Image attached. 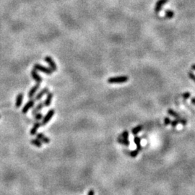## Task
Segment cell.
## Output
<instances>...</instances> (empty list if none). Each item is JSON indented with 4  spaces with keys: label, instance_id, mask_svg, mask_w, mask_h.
I'll return each mask as SVG.
<instances>
[{
    "label": "cell",
    "instance_id": "cell-1",
    "mask_svg": "<svg viewBox=\"0 0 195 195\" xmlns=\"http://www.w3.org/2000/svg\"><path fill=\"white\" fill-rule=\"evenodd\" d=\"M129 77L127 76H118V77H110L108 79V82L109 84H121L127 82Z\"/></svg>",
    "mask_w": 195,
    "mask_h": 195
},
{
    "label": "cell",
    "instance_id": "cell-2",
    "mask_svg": "<svg viewBox=\"0 0 195 195\" xmlns=\"http://www.w3.org/2000/svg\"><path fill=\"white\" fill-rule=\"evenodd\" d=\"M33 69L36 70V71H40L46 75H52V72H53V70L51 68H48V67H46L44 66H42L38 64H36L34 65Z\"/></svg>",
    "mask_w": 195,
    "mask_h": 195
},
{
    "label": "cell",
    "instance_id": "cell-3",
    "mask_svg": "<svg viewBox=\"0 0 195 195\" xmlns=\"http://www.w3.org/2000/svg\"><path fill=\"white\" fill-rule=\"evenodd\" d=\"M54 114H55L54 109H51V110H49V111H48V113L46 114L45 117H43L42 123H40L41 126H45L46 124H48L49 121H50V120L52 118V117L54 116Z\"/></svg>",
    "mask_w": 195,
    "mask_h": 195
},
{
    "label": "cell",
    "instance_id": "cell-4",
    "mask_svg": "<svg viewBox=\"0 0 195 195\" xmlns=\"http://www.w3.org/2000/svg\"><path fill=\"white\" fill-rule=\"evenodd\" d=\"M44 60L46 63H48V64L50 66V68L52 69L54 72L57 70V67H56V63L54 61V60L52 59V57H50V56H46V57L45 58Z\"/></svg>",
    "mask_w": 195,
    "mask_h": 195
},
{
    "label": "cell",
    "instance_id": "cell-5",
    "mask_svg": "<svg viewBox=\"0 0 195 195\" xmlns=\"http://www.w3.org/2000/svg\"><path fill=\"white\" fill-rule=\"evenodd\" d=\"M34 103H35V100H30L24 106L23 109H22V114H26L27 112L29 111V109H31V108L33 107Z\"/></svg>",
    "mask_w": 195,
    "mask_h": 195
},
{
    "label": "cell",
    "instance_id": "cell-6",
    "mask_svg": "<svg viewBox=\"0 0 195 195\" xmlns=\"http://www.w3.org/2000/svg\"><path fill=\"white\" fill-rule=\"evenodd\" d=\"M168 1H169V0H158V1H157V3H156V4H155V13H158L161 10L162 7H163V6L164 5V4H166V3Z\"/></svg>",
    "mask_w": 195,
    "mask_h": 195
},
{
    "label": "cell",
    "instance_id": "cell-7",
    "mask_svg": "<svg viewBox=\"0 0 195 195\" xmlns=\"http://www.w3.org/2000/svg\"><path fill=\"white\" fill-rule=\"evenodd\" d=\"M53 96H54V94L52 93H51V92L47 93V94H46V98L44 101V106H46V107H49V106H50Z\"/></svg>",
    "mask_w": 195,
    "mask_h": 195
},
{
    "label": "cell",
    "instance_id": "cell-8",
    "mask_svg": "<svg viewBox=\"0 0 195 195\" xmlns=\"http://www.w3.org/2000/svg\"><path fill=\"white\" fill-rule=\"evenodd\" d=\"M36 137L37 139H39L41 142H43V143H49L50 142V139L48 137H46L43 133H38V134H36Z\"/></svg>",
    "mask_w": 195,
    "mask_h": 195
},
{
    "label": "cell",
    "instance_id": "cell-9",
    "mask_svg": "<svg viewBox=\"0 0 195 195\" xmlns=\"http://www.w3.org/2000/svg\"><path fill=\"white\" fill-rule=\"evenodd\" d=\"M31 76H32V77L33 78V79H35L38 83H40V82L43 81V79L40 77V75L37 73L36 70H34V69L31 71Z\"/></svg>",
    "mask_w": 195,
    "mask_h": 195
},
{
    "label": "cell",
    "instance_id": "cell-10",
    "mask_svg": "<svg viewBox=\"0 0 195 195\" xmlns=\"http://www.w3.org/2000/svg\"><path fill=\"white\" fill-rule=\"evenodd\" d=\"M39 87H40V83H38L37 85H36L35 86H33L31 90H30V91L28 92V96L29 98H31L33 97V95H35L36 91L39 89Z\"/></svg>",
    "mask_w": 195,
    "mask_h": 195
},
{
    "label": "cell",
    "instance_id": "cell-11",
    "mask_svg": "<svg viewBox=\"0 0 195 195\" xmlns=\"http://www.w3.org/2000/svg\"><path fill=\"white\" fill-rule=\"evenodd\" d=\"M48 92H49V88H44L43 89H42V91H40L36 95V96L35 98V100H39L45 94H47Z\"/></svg>",
    "mask_w": 195,
    "mask_h": 195
},
{
    "label": "cell",
    "instance_id": "cell-12",
    "mask_svg": "<svg viewBox=\"0 0 195 195\" xmlns=\"http://www.w3.org/2000/svg\"><path fill=\"white\" fill-rule=\"evenodd\" d=\"M40 125H41V124H40V122H36L34 124L33 127V128L31 129V132H30L31 135H36V134H37V132H38V128L40 127Z\"/></svg>",
    "mask_w": 195,
    "mask_h": 195
},
{
    "label": "cell",
    "instance_id": "cell-13",
    "mask_svg": "<svg viewBox=\"0 0 195 195\" xmlns=\"http://www.w3.org/2000/svg\"><path fill=\"white\" fill-rule=\"evenodd\" d=\"M22 100H23V94L21 93L17 95V98H16V102H15V106L16 108L20 107L21 104H22Z\"/></svg>",
    "mask_w": 195,
    "mask_h": 195
},
{
    "label": "cell",
    "instance_id": "cell-14",
    "mask_svg": "<svg viewBox=\"0 0 195 195\" xmlns=\"http://www.w3.org/2000/svg\"><path fill=\"white\" fill-rule=\"evenodd\" d=\"M43 106H44V103H38V104L36 106V107L34 108L33 110L32 111V114L35 115V114H36L37 113H38L39 111H40V110H42V109H43Z\"/></svg>",
    "mask_w": 195,
    "mask_h": 195
},
{
    "label": "cell",
    "instance_id": "cell-15",
    "mask_svg": "<svg viewBox=\"0 0 195 195\" xmlns=\"http://www.w3.org/2000/svg\"><path fill=\"white\" fill-rule=\"evenodd\" d=\"M134 142L136 145V150L140 151L142 150V145H141V139L139 136H134Z\"/></svg>",
    "mask_w": 195,
    "mask_h": 195
},
{
    "label": "cell",
    "instance_id": "cell-16",
    "mask_svg": "<svg viewBox=\"0 0 195 195\" xmlns=\"http://www.w3.org/2000/svg\"><path fill=\"white\" fill-rule=\"evenodd\" d=\"M142 129H143V126L139 125V126H137V127L133 128L132 130V134H134V135H136V134H137L139 132L142 131Z\"/></svg>",
    "mask_w": 195,
    "mask_h": 195
},
{
    "label": "cell",
    "instance_id": "cell-17",
    "mask_svg": "<svg viewBox=\"0 0 195 195\" xmlns=\"http://www.w3.org/2000/svg\"><path fill=\"white\" fill-rule=\"evenodd\" d=\"M31 142L32 145H35V146H36L37 148H41L42 147V142H40L39 139H38L36 138V139H33L31 140Z\"/></svg>",
    "mask_w": 195,
    "mask_h": 195
},
{
    "label": "cell",
    "instance_id": "cell-18",
    "mask_svg": "<svg viewBox=\"0 0 195 195\" xmlns=\"http://www.w3.org/2000/svg\"><path fill=\"white\" fill-rule=\"evenodd\" d=\"M168 114H169V115H171V116H173L176 118H181L180 115L178 114L177 112H176L174 110H173V109H169V110H168Z\"/></svg>",
    "mask_w": 195,
    "mask_h": 195
},
{
    "label": "cell",
    "instance_id": "cell-19",
    "mask_svg": "<svg viewBox=\"0 0 195 195\" xmlns=\"http://www.w3.org/2000/svg\"><path fill=\"white\" fill-rule=\"evenodd\" d=\"M174 15V13L172 10H166V17L168 19H171Z\"/></svg>",
    "mask_w": 195,
    "mask_h": 195
},
{
    "label": "cell",
    "instance_id": "cell-20",
    "mask_svg": "<svg viewBox=\"0 0 195 195\" xmlns=\"http://www.w3.org/2000/svg\"><path fill=\"white\" fill-rule=\"evenodd\" d=\"M139 151L137 150H132L130 152V155L132 157H136L137 156L138 153H139Z\"/></svg>",
    "mask_w": 195,
    "mask_h": 195
},
{
    "label": "cell",
    "instance_id": "cell-21",
    "mask_svg": "<svg viewBox=\"0 0 195 195\" xmlns=\"http://www.w3.org/2000/svg\"><path fill=\"white\" fill-rule=\"evenodd\" d=\"M177 121H178V124H181L182 125H186L187 124V121H186L185 119L182 118H176Z\"/></svg>",
    "mask_w": 195,
    "mask_h": 195
},
{
    "label": "cell",
    "instance_id": "cell-22",
    "mask_svg": "<svg viewBox=\"0 0 195 195\" xmlns=\"http://www.w3.org/2000/svg\"><path fill=\"white\" fill-rule=\"evenodd\" d=\"M182 98L184 99H185V100H187V99H188L191 96V93H190L189 92H186V93H184L182 94Z\"/></svg>",
    "mask_w": 195,
    "mask_h": 195
},
{
    "label": "cell",
    "instance_id": "cell-23",
    "mask_svg": "<svg viewBox=\"0 0 195 195\" xmlns=\"http://www.w3.org/2000/svg\"><path fill=\"white\" fill-rule=\"evenodd\" d=\"M121 136H122L123 139H128V138H129V132L127 131L123 132L122 134H121Z\"/></svg>",
    "mask_w": 195,
    "mask_h": 195
},
{
    "label": "cell",
    "instance_id": "cell-24",
    "mask_svg": "<svg viewBox=\"0 0 195 195\" xmlns=\"http://www.w3.org/2000/svg\"><path fill=\"white\" fill-rule=\"evenodd\" d=\"M187 74H188L189 77L191 79H192V80L195 82V75L194 74V73H193L192 72H188Z\"/></svg>",
    "mask_w": 195,
    "mask_h": 195
},
{
    "label": "cell",
    "instance_id": "cell-25",
    "mask_svg": "<svg viewBox=\"0 0 195 195\" xmlns=\"http://www.w3.org/2000/svg\"><path fill=\"white\" fill-rule=\"evenodd\" d=\"M34 116H35L34 118H35L36 120H40V119H42V118L43 117V114H40V113H37L36 114H35Z\"/></svg>",
    "mask_w": 195,
    "mask_h": 195
},
{
    "label": "cell",
    "instance_id": "cell-26",
    "mask_svg": "<svg viewBox=\"0 0 195 195\" xmlns=\"http://www.w3.org/2000/svg\"><path fill=\"white\" fill-rule=\"evenodd\" d=\"M171 122V120L169 118H168V117H166V118H164V124L166 126L170 124Z\"/></svg>",
    "mask_w": 195,
    "mask_h": 195
},
{
    "label": "cell",
    "instance_id": "cell-27",
    "mask_svg": "<svg viewBox=\"0 0 195 195\" xmlns=\"http://www.w3.org/2000/svg\"><path fill=\"white\" fill-rule=\"evenodd\" d=\"M171 124L172 127H176V126L178 124V121H177V119H175V120H173V121H172L171 122Z\"/></svg>",
    "mask_w": 195,
    "mask_h": 195
},
{
    "label": "cell",
    "instance_id": "cell-28",
    "mask_svg": "<svg viewBox=\"0 0 195 195\" xmlns=\"http://www.w3.org/2000/svg\"><path fill=\"white\" fill-rule=\"evenodd\" d=\"M87 195H95V192H94V190L91 189L89 192H88V194Z\"/></svg>",
    "mask_w": 195,
    "mask_h": 195
},
{
    "label": "cell",
    "instance_id": "cell-29",
    "mask_svg": "<svg viewBox=\"0 0 195 195\" xmlns=\"http://www.w3.org/2000/svg\"><path fill=\"white\" fill-rule=\"evenodd\" d=\"M191 103L195 106V98L194 97L192 98H191Z\"/></svg>",
    "mask_w": 195,
    "mask_h": 195
},
{
    "label": "cell",
    "instance_id": "cell-30",
    "mask_svg": "<svg viewBox=\"0 0 195 195\" xmlns=\"http://www.w3.org/2000/svg\"><path fill=\"white\" fill-rule=\"evenodd\" d=\"M192 69L193 70H194V71H195V64H192Z\"/></svg>",
    "mask_w": 195,
    "mask_h": 195
}]
</instances>
